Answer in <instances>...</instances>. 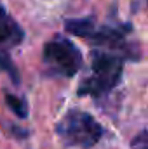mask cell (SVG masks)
Returning a JSON list of instances; mask_svg holds the SVG:
<instances>
[{"label":"cell","instance_id":"6da1fadb","mask_svg":"<svg viewBox=\"0 0 148 149\" xmlns=\"http://www.w3.org/2000/svg\"><path fill=\"white\" fill-rule=\"evenodd\" d=\"M122 66L124 56L111 50H96L91 61V73L82 80L77 90L78 95L99 97L108 94L122 78Z\"/></svg>","mask_w":148,"mask_h":149},{"label":"cell","instance_id":"7a4b0ae2","mask_svg":"<svg viewBox=\"0 0 148 149\" xmlns=\"http://www.w3.org/2000/svg\"><path fill=\"white\" fill-rule=\"evenodd\" d=\"M56 134L66 148L89 149L101 141L103 128L89 113L70 109L56 125Z\"/></svg>","mask_w":148,"mask_h":149},{"label":"cell","instance_id":"3957f363","mask_svg":"<svg viewBox=\"0 0 148 149\" xmlns=\"http://www.w3.org/2000/svg\"><path fill=\"white\" fill-rule=\"evenodd\" d=\"M44 64L59 76H73L82 66V54L66 38H54L44 47Z\"/></svg>","mask_w":148,"mask_h":149},{"label":"cell","instance_id":"277c9868","mask_svg":"<svg viewBox=\"0 0 148 149\" xmlns=\"http://www.w3.org/2000/svg\"><path fill=\"white\" fill-rule=\"evenodd\" d=\"M23 40V30L0 7V47H14Z\"/></svg>","mask_w":148,"mask_h":149},{"label":"cell","instance_id":"5b68a950","mask_svg":"<svg viewBox=\"0 0 148 149\" xmlns=\"http://www.w3.org/2000/svg\"><path fill=\"white\" fill-rule=\"evenodd\" d=\"M5 102H7V106L12 109V113L16 116H19V118H26L28 116V106H26L25 99L16 97L12 94H5Z\"/></svg>","mask_w":148,"mask_h":149},{"label":"cell","instance_id":"8992f818","mask_svg":"<svg viewBox=\"0 0 148 149\" xmlns=\"http://www.w3.org/2000/svg\"><path fill=\"white\" fill-rule=\"evenodd\" d=\"M132 149H148V132H141L132 141Z\"/></svg>","mask_w":148,"mask_h":149},{"label":"cell","instance_id":"52a82bcc","mask_svg":"<svg viewBox=\"0 0 148 149\" xmlns=\"http://www.w3.org/2000/svg\"><path fill=\"white\" fill-rule=\"evenodd\" d=\"M0 68H2V70H5L7 73L12 74V78H14V80H18V76H16V73H14V70H12V64H11V61H7L4 56H0Z\"/></svg>","mask_w":148,"mask_h":149},{"label":"cell","instance_id":"ba28073f","mask_svg":"<svg viewBox=\"0 0 148 149\" xmlns=\"http://www.w3.org/2000/svg\"><path fill=\"white\" fill-rule=\"evenodd\" d=\"M145 5H147V9H148V0H145Z\"/></svg>","mask_w":148,"mask_h":149}]
</instances>
